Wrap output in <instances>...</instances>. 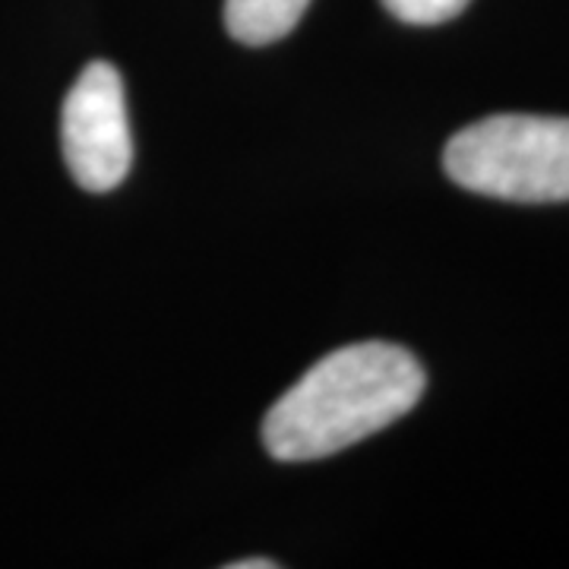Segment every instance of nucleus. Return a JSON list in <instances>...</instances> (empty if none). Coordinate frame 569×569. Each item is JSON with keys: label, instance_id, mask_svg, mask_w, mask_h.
Instances as JSON below:
<instances>
[{"label": "nucleus", "instance_id": "1", "mask_svg": "<svg viewBox=\"0 0 569 569\" xmlns=\"http://www.w3.org/2000/svg\"><path fill=\"white\" fill-rule=\"evenodd\" d=\"M425 367L392 342L329 351L263 418V443L279 462L326 459L399 421L425 396Z\"/></svg>", "mask_w": 569, "mask_h": 569}, {"label": "nucleus", "instance_id": "2", "mask_svg": "<svg viewBox=\"0 0 569 569\" xmlns=\"http://www.w3.org/2000/svg\"><path fill=\"white\" fill-rule=\"evenodd\" d=\"M452 181L509 203H567L569 118L493 114L462 127L443 152Z\"/></svg>", "mask_w": 569, "mask_h": 569}, {"label": "nucleus", "instance_id": "3", "mask_svg": "<svg viewBox=\"0 0 569 569\" xmlns=\"http://www.w3.org/2000/svg\"><path fill=\"white\" fill-rule=\"evenodd\" d=\"M63 162L89 193L121 187L133 164V137L118 67L92 61L67 92L61 111Z\"/></svg>", "mask_w": 569, "mask_h": 569}, {"label": "nucleus", "instance_id": "4", "mask_svg": "<svg viewBox=\"0 0 569 569\" xmlns=\"http://www.w3.org/2000/svg\"><path fill=\"white\" fill-rule=\"evenodd\" d=\"M307 7L310 0H224V29L247 48H263L284 39Z\"/></svg>", "mask_w": 569, "mask_h": 569}, {"label": "nucleus", "instance_id": "5", "mask_svg": "<svg viewBox=\"0 0 569 569\" xmlns=\"http://www.w3.org/2000/svg\"><path fill=\"white\" fill-rule=\"evenodd\" d=\"M471 0H383L389 13L408 26H443L466 13Z\"/></svg>", "mask_w": 569, "mask_h": 569}, {"label": "nucleus", "instance_id": "6", "mask_svg": "<svg viewBox=\"0 0 569 569\" xmlns=\"http://www.w3.org/2000/svg\"><path fill=\"white\" fill-rule=\"evenodd\" d=\"M279 563L276 560H263V557H257V560H234V563H228V569H276Z\"/></svg>", "mask_w": 569, "mask_h": 569}]
</instances>
